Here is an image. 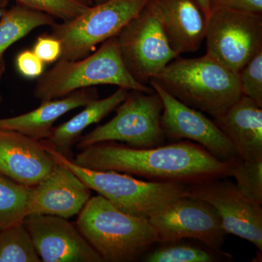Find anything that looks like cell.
Masks as SVG:
<instances>
[{
    "instance_id": "6da1fadb",
    "label": "cell",
    "mask_w": 262,
    "mask_h": 262,
    "mask_svg": "<svg viewBox=\"0 0 262 262\" xmlns=\"http://www.w3.org/2000/svg\"><path fill=\"white\" fill-rule=\"evenodd\" d=\"M80 150L71 160L79 166L123 172L152 182L189 185L231 177V160L222 161L203 146L187 141L146 149L103 141Z\"/></svg>"
},
{
    "instance_id": "7a4b0ae2",
    "label": "cell",
    "mask_w": 262,
    "mask_h": 262,
    "mask_svg": "<svg viewBox=\"0 0 262 262\" xmlns=\"http://www.w3.org/2000/svg\"><path fill=\"white\" fill-rule=\"evenodd\" d=\"M150 80L181 102L213 118L225 114L242 96L238 73L206 54L178 56Z\"/></svg>"
},
{
    "instance_id": "3957f363",
    "label": "cell",
    "mask_w": 262,
    "mask_h": 262,
    "mask_svg": "<svg viewBox=\"0 0 262 262\" xmlns=\"http://www.w3.org/2000/svg\"><path fill=\"white\" fill-rule=\"evenodd\" d=\"M78 215L76 227L103 261H136L159 243L148 219L124 213L100 194L90 198Z\"/></svg>"
},
{
    "instance_id": "277c9868",
    "label": "cell",
    "mask_w": 262,
    "mask_h": 262,
    "mask_svg": "<svg viewBox=\"0 0 262 262\" xmlns=\"http://www.w3.org/2000/svg\"><path fill=\"white\" fill-rule=\"evenodd\" d=\"M99 84H112L148 94L154 91L151 86L140 83L129 73L115 36L103 42L97 51L81 59L57 61L38 77L33 94L39 101H48Z\"/></svg>"
},
{
    "instance_id": "5b68a950",
    "label": "cell",
    "mask_w": 262,
    "mask_h": 262,
    "mask_svg": "<svg viewBox=\"0 0 262 262\" xmlns=\"http://www.w3.org/2000/svg\"><path fill=\"white\" fill-rule=\"evenodd\" d=\"M42 143L53 159L68 167L90 189L96 191L117 209L127 214L149 220L177 198L187 196L186 184L145 182L115 170L83 168Z\"/></svg>"
},
{
    "instance_id": "8992f818",
    "label": "cell",
    "mask_w": 262,
    "mask_h": 262,
    "mask_svg": "<svg viewBox=\"0 0 262 262\" xmlns=\"http://www.w3.org/2000/svg\"><path fill=\"white\" fill-rule=\"evenodd\" d=\"M150 0H107L91 5L72 20L54 23L51 34L61 44L60 59L78 60L116 36Z\"/></svg>"
},
{
    "instance_id": "52a82bcc",
    "label": "cell",
    "mask_w": 262,
    "mask_h": 262,
    "mask_svg": "<svg viewBox=\"0 0 262 262\" xmlns=\"http://www.w3.org/2000/svg\"><path fill=\"white\" fill-rule=\"evenodd\" d=\"M163 103L156 91H130L116 108L110 121L81 136L76 146H86L103 141H120L131 147L146 149L163 145L165 138L160 126Z\"/></svg>"
},
{
    "instance_id": "ba28073f",
    "label": "cell",
    "mask_w": 262,
    "mask_h": 262,
    "mask_svg": "<svg viewBox=\"0 0 262 262\" xmlns=\"http://www.w3.org/2000/svg\"><path fill=\"white\" fill-rule=\"evenodd\" d=\"M205 39L206 55L239 73L262 51V13L212 8Z\"/></svg>"
},
{
    "instance_id": "9c48e42d",
    "label": "cell",
    "mask_w": 262,
    "mask_h": 262,
    "mask_svg": "<svg viewBox=\"0 0 262 262\" xmlns=\"http://www.w3.org/2000/svg\"><path fill=\"white\" fill-rule=\"evenodd\" d=\"M116 37L124 64L140 83H149L179 56L169 45L159 20L148 4Z\"/></svg>"
},
{
    "instance_id": "30bf717a",
    "label": "cell",
    "mask_w": 262,
    "mask_h": 262,
    "mask_svg": "<svg viewBox=\"0 0 262 262\" xmlns=\"http://www.w3.org/2000/svg\"><path fill=\"white\" fill-rule=\"evenodd\" d=\"M149 220L158 232L160 244L194 239L221 250L227 234L216 210L194 196L177 198Z\"/></svg>"
},
{
    "instance_id": "8fae6325",
    "label": "cell",
    "mask_w": 262,
    "mask_h": 262,
    "mask_svg": "<svg viewBox=\"0 0 262 262\" xmlns=\"http://www.w3.org/2000/svg\"><path fill=\"white\" fill-rule=\"evenodd\" d=\"M187 196L207 202L216 210L227 234L249 241L262 251V208L225 179L187 185Z\"/></svg>"
},
{
    "instance_id": "7c38bea8",
    "label": "cell",
    "mask_w": 262,
    "mask_h": 262,
    "mask_svg": "<svg viewBox=\"0 0 262 262\" xmlns=\"http://www.w3.org/2000/svg\"><path fill=\"white\" fill-rule=\"evenodd\" d=\"M149 84L163 101L160 126L165 138L194 141L222 161L229 162L239 156L233 144L214 122L179 101L154 81L149 80Z\"/></svg>"
},
{
    "instance_id": "4fadbf2b",
    "label": "cell",
    "mask_w": 262,
    "mask_h": 262,
    "mask_svg": "<svg viewBox=\"0 0 262 262\" xmlns=\"http://www.w3.org/2000/svg\"><path fill=\"white\" fill-rule=\"evenodd\" d=\"M44 262H102L76 226L52 215H29L23 222Z\"/></svg>"
},
{
    "instance_id": "5bb4252c",
    "label": "cell",
    "mask_w": 262,
    "mask_h": 262,
    "mask_svg": "<svg viewBox=\"0 0 262 262\" xmlns=\"http://www.w3.org/2000/svg\"><path fill=\"white\" fill-rule=\"evenodd\" d=\"M56 162L47 177L29 188L26 216L52 215L68 220L78 215L91 198V189L68 167Z\"/></svg>"
},
{
    "instance_id": "9a60e30c",
    "label": "cell",
    "mask_w": 262,
    "mask_h": 262,
    "mask_svg": "<svg viewBox=\"0 0 262 262\" xmlns=\"http://www.w3.org/2000/svg\"><path fill=\"white\" fill-rule=\"evenodd\" d=\"M56 163L42 141L0 129V173L30 188L47 177Z\"/></svg>"
},
{
    "instance_id": "2e32d148",
    "label": "cell",
    "mask_w": 262,
    "mask_h": 262,
    "mask_svg": "<svg viewBox=\"0 0 262 262\" xmlns=\"http://www.w3.org/2000/svg\"><path fill=\"white\" fill-rule=\"evenodd\" d=\"M148 5L176 53L199 50L206 36L207 19L198 0H150Z\"/></svg>"
},
{
    "instance_id": "e0dca14e",
    "label": "cell",
    "mask_w": 262,
    "mask_h": 262,
    "mask_svg": "<svg viewBox=\"0 0 262 262\" xmlns=\"http://www.w3.org/2000/svg\"><path fill=\"white\" fill-rule=\"evenodd\" d=\"M213 122L227 136L242 159L262 160V106L242 96Z\"/></svg>"
},
{
    "instance_id": "ac0fdd59",
    "label": "cell",
    "mask_w": 262,
    "mask_h": 262,
    "mask_svg": "<svg viewBox=\"0 0 262 262\" xmlns=\"http://www.w3.org/2000/svg\"><path fill=\"white\" fill-rule=\"evenodd\" d=\"M98 98L97 90L94 87L77 90L63 97L41 101L40 106L29 113L0 119V129L18 131L36 140H45L60 117Z\"/></svg>"
},
{
    "instance_id": "d6986e66",
    "label": "cell",
    "mask_w": 262,
    "mask_h": 262,
    "mask_svg": "<svg viewBox=\"0 0 262 262\" xmlns=\"http://www.w3.org/2000/svg\"><path fill=\"white\" fill-rule=\"evenodd\" d=\"M129 91L119 88L108 97L98 98L88 103L80 113L59 126L53 127L48 139L42 140V142L71 160L72 146L77 144L83 131L115 110L125 99Z\"/></svg>"
},
{
    "instance_id": "ffe728a7",
    "label": "cell",
    "mask_w": 262,
    "mask_h": 262,
    "mask_svg": "<svg viewBox=\"0 0 262 262\" xmlns=\"http://www.w3.org/2000/svg\"><path fill=\"white\" fill-rule=\"evenodd\" d=\"M56 23L54 17L17 3L0 17V83L5 71V52L34 29Z\"/></svg>"
},
{
    "instance_id": "44dd1931",
    "label": "cell",
    "mask_w": 262,
    "mask_h": 262,
    "mask_svg": "<svg viewBox=\"0 0 262 262\" xmlns=\"http://www.w3.org/2000/svg\"><path fill=\"white\" fill-rule=\"evenodd\" d=\"M161 245L144 254L146 262H215L230 261L232 256L222 250L185 242L184 239L160 243Z\"/></svg>"
},
{
    "instance_id": "7402d4cb",
    "label": "cell",
    "mask_w": 262,
    "mask_h": 262,
    "mask_svg": "<svg viewBox=\"0 0 262 262\" xmlns=\"http://www.w3.org/2000/svg\"><path fill=\"white\" fill-rule=\"evenodd\" d=\"M40 258L23 222L0 229V262H39Z\"/></svg>"
},
{
    "instance_id": "603a6c76",
    "label": "cell",
    "mask_w": 262,
    "mask_h": 262,
    "mask_svg": "<svg viewBox=\"0 0 262 262\" xmlns=\"http://www.w3.org/2000/svg\"><path fill=\"white\" fill-rule=\"evenodd\" d=\"M29 189L0 173V229L24 222Z\"/></svg>"
},
{
    "instance_id": "cb8c5ba5",
    "label": "cell",
    "mask_w": 262,
    "mask_h": 262,
    "mask_svg": "<svg viewBox=\"0 0 262 262\" xmlns=\"http://www.w3.org/2000/svg\"><path fill=\"white\" fill-rule=\"evenodd\" d=\"M231 177L237 181V189L250 201L262 204V160L247 161L239 156L231 160Z\"/></svg>"
},
{
    "instance_id": "d4e9b609",
    "label": "cell",
    "mask_w": 262,
    "mask_h": 262,
    "mask_svg": "<svg viewBox=\"0 0 262 262\" xmlns=\"http://www.w3.org/2000/svg\"><path fill=\"white\" fill-rule=\"evenodd\" d=\"M17 3L51 15L62 21L72 20L89 6L84 0H15Z\"/></svg>"
},
{
    "instance_id": "484cf974",
    "label": "cell",
    "mask_w": 262,
    "mask_h": 262,
    "mask_svg": "<svg viewBox=\"0 0 262 262\" xmlns=\"http://www.w3.org/2000/svg\"><path fill=\"white\" fill-rule=\"evenodd\" d=\"M238 75L242 96L262 106V51L246 63Z\"/></svg>"
},
{
    "instance_id": "4316f807",
    "label": "cell",
    "mask_w": 262,
    "mask_h": 262,
    "mask_svg": "<svg viewBox=\"0 0 262 262\" xmlns=\"http://www.w3.org/2000/svg\"><path fill=\"white\" fill-rule=\"evenodd\" d=\"M32 51L45 63H51L61 58V44L51 34H42L37 38Z\"/></svg>"
},
{
    "instance_id": "83f0119b",
    "label": "cell",
    "mask_w": 262,
    "mask_h": 262,
    "mask_svg": "<svg viewBox=\"0 0 262 262\" xmlns=\"http://www.w3.org/2000/svg\"><path fill=\"white\" fill-rule=\"evenodd\" d=\"M15 63L19 73L27 78H38L44 73L46 63L31 50L19 53Z\"/></svg>"
},
{
    "instance_id": "f1b7e54d",
    "label": "cell",
    "mask_w": 262,
    "mask_h": 262,
    "mask_svg": "<svg viewBox=\"0 0 262 262\" xmlns=\"http://www.w3.org/2000/svg\"><path fill=\"white\" fill-rule=\"evenodd\" d=\"M211 8H225L239 11L262 13V0H210Z\"/></svg>"
},
{
    "instance_id": "f546056e",
    "label": "cell",
    "mask_w": 262,
    "mask_h": 262,
    "mask_svg": "<svg viewBox=\"0 0 262 262\" xmlns=\"http://www.w3.org/2000/svg\"><path fill=\"white\" fill-rule=\"evenodd\" d=\"M198 3L201 5L203 13L206 15V19L208 20V17L211 15V8L210 4V0H198Z\"/></svg>"
},
{
    "instance_id": "4dcf8cb0",
    "label": "cell",
    "mask_w": 262,
    "mask_h": 262,
    "mask_svg": "<svg viewBox=\"0 0 262 262\" xmlns=\"http://www.w3.org/2000/svg\"><path fill=\"white\" fill-rule=\"evenodd\" d=\"M9 2L10 0H0V8L5 9V8L8 6Z\"/></svg>"
},
{
    "instance_id": "1f68e13d",
    "label": "cell",
    "mask_w": 262,
    "mask_h": 262,
    "mask_svg": "<svg viewBox=\"0 0 262 262\" xmlns=\"http://www.w3.org/2000/svg\"><path fill=\"white\" fill-rule=\"evenodd\" d=\"M107 1V0H93L94 2V5L99 4V3H103V2Z\"/></svg>"
},
{
    "instance_id": "d6a6232c",
    "label": "cell",
    "mask_w": 262,
    "mask_h": 262,
    "mask_svg": "<svg viewBox=\"0 0 262 262\" xmlns=\"http://www.w3.org/2000/svg\"><path fill=\"white\" fill-rule=\"evenodd\" d=\"M84 1L89 5H94V2H93V0H84Z\"/></svg>"
},
{
    "instance_id": "836d02e7",
    "label": "cell",
    "mask_w": 262,
    "mask_h": 262,
    "mask_svg": "<svg viewBox=\"0 0 262 262\" xmlns=\"http://www.w3.org/2000/svg\"><path fill=\"white\" fill-rule=\"evenodd\" d=\"M5 9H3V8H0V17L2 16V15L4 13Z\"/></svg>"
},
{
    "instance_id": "e575fe53",
    "label": "cell",
    "mask_w": 262,
    "mask_h": 262,
    "mask_svg": "<svg viewBox=\"0 0 262 262\" xmlns=\"http://www.w3.org/2000/svg\"><path fill=\"white\" fill-rule=\"evenodd\" d=\"M1 99H2V98H1V97H0V101H1Z\"/></svg>"
}]
</instances>
